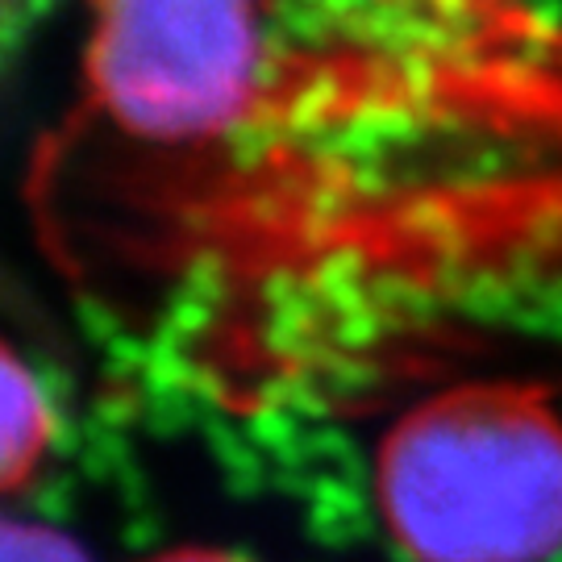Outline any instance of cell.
Returning a JSON list of instances; mask_svg holds the SVG:
<instances>
[{
	"label": "cell",
	"instance_id": "3957f363",
	"mask_svg": "<svg viewBox=\"0 0 562 562\" xmlns=\"http://www.w3.org/2000/svg\"><path fill=\"white\" fill-rule=\"evenodd\" d=\"M0 487L18 504L25 492H34L46 475V462L55 454L63 434L59 404L42 375L21 359L13 346H4L0 359Z\"/></svg>",
	"mask_w": 562,
	"mask_h": 562
},
{
	"label": "cell",
	"instance_id": "5b68a950",
	"mask_svg": "<svg viewBox=\"0 0 562 562\" xmlns=\"http://www.w3.org/2000/svg\"><path fill=\"white\" fill-rule=\"evenodd\" d=\"M130 562H259L255 554H246L238 546H222V542H171L159 546V550H146Z\"/></svg>",
	"mask_w": 562,
	"mask_h": 562
},
{
	"label": "cell",
	"instance_id": "277c9868",
	"mask_svg": "<svg viewBox=\"0 0 562 562\" xmlns=\"http://www.w3.org/2000/svg\"><path fill=\"white\" fill-rule=\"evenodd\" d=\"M0 562H97L88 554V546L63 529V525L21 513L9 504V517L0 529Z\"/></svg>",
	"mask_w": 562,
	"mask_h": 562
},
{
	"label": "cell",
	"instance_id": "7a4b0ae2",
	"mask_svg": "<svg viewBox=\"0 0 562 562\" xmlns=\"http://www.w3.org/2000/svg\"><path fill=\"white\" fill-rule=\"evenodd\" d=\"M317 4L325 18L401 46L483 55L487 46H529L542 38V18L521 0H292Z\"/></svg>",
	"mask_w": 562,
	"mask_h": 562
},
{
	"label": "cell",
	"instance_id": "6da1fadb",
	"mask_svg": "<svg viewBox=\"0 0 562 562\" xmlns=\"http://www.w3.org/2000/svg\"><path fill=\"white\" fill-rule=\"evenodd\" d=\"M367 487L404 562H559V392L533 375L434 383L383 422Z\"/></svg>",
	"mask_w": 562,
	"mask_h": 562
}]
</instances>
